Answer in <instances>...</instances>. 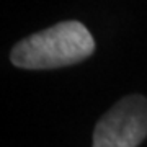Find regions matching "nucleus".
I'll return each mask as SVG.
<instances>
[{
	"instance_id": "f257e3e1",
	"label": "nucleus",
	"mask_w": 147,
	"mask_h": 147,
	"mask_svg": "<svg viewBox=\"0 0 147 147\" xmlns=\"http://www.w3.org/2000/svg\"><path fill=\"white\" fill-rule=\"evenodd\" d=\"M93 51V36L80 21H62L18 41L10 61L26 70H49L82 62Z\"/></svg>"
},
{
	"instance_id": "f03ea898",
	"label": "nucleus",
	"mask_w": 147,
	"mask_h": 147,
	"mask_svg": "<svg viewBox=\"0 0 147 147\" xmlns=\"http://www.w3.org/2000/svg\"><path fill=\"white\" fill-rule=\"evenodd\" d=\"M147 136V98L129 95L96 123L93 147H137Z\"/></svg>"
}]
</instances>
